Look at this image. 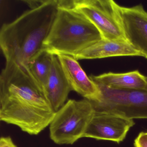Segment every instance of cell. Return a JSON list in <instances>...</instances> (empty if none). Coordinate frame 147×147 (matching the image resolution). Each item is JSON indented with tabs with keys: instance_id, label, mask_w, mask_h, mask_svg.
<instances>
[{
	"instance_id": "cell-16",
	"label": "cell",
	"mask_w": 147,
	"mask_h": 147,
	"mask_svg": "<svg viewBox=\"0 0 147 147\" xmlns=\"http://www.w3.org/2000/svg\"><path fill=\"white\" fill-rule=\"evenodd\" d=\"M30 7L31 9L37 8L44 4L46 0H31V1H24Z\"/></svg>"
},
{
	"instance_id": "cell-11",
	"label": "cell",
	"mask_w": 147,
	"mask_h": 147,
	"mask_svg": "<svg viewBox=\"0 0 147 147\" xmlns=\"http://www.w3.org/2000/svg\"><path fill=\"white\" fill-rule=\"evenodd\" d=\"M89 77L97 85L111 89L147 92V77L138 70L125 73L109 72Z\"/></svg>"
},
{
	"instance_id": "cell-13",
	"label": "cell",
	"mask_w": 147,
	"mask_h": 147,
	"mask_svg": "<svg viewBox=\"0 0 147 147\" xmlns=\"http://www.w3.org/2000/svg\"><path fill=\"white\" fill-rule=\"evenodd\" d=\"M52 58L53 55L43 49L33 56L28 63L29 70L43 92L50 73Z\"/></svg>"
},
{
	"instance_id": "cell-8",
	"label": "cell",
	"mask_w": 147,
	"mask_h": 147,
	"mask_svg": "<svg viewBox=\"0 0 147 147\" xmlns=\"http://www.w3.org/2000/svg\"><path fill=\"white\" fill-rule=\"evenodd\" d=\"M123 30L127 42L147 59V12L142 5L119 6Z\"/></svg>"
},
{
	"instance_id": "cell-14",
	"label": "cell",
	"mask_w": 147,
	"mask_h": 147,
	"mask_svg": "<svg viewBox=\"0 0 147 147\" xmlns=\"http://www.w3.org/2000/svg\"><path fill=\"white\" fill-rule=\"evenodd\" d=\"M135 147H147V132L139 133L134 141Z\"/></svg>"
},
{
	"instance_id": "cell-9",
	"label": "cell",
	"mask_w": 147,
	"mask_h": 147,
	"mask_svg": "<svg viewBox=\"0 0 147 147\" xmlns=\"http://www.w3.org/2000/svg\"><path fill=\"white\" fill-rule=\"evenodd\" d=\"M57 56L72 90L92 102H99L101 97L99 88L87 76L77 60L70 56Z\"/></svg>"
},
{
	"instance_id": "cell-6",
	"label": "cell",
	"mask_w": 147,
	"mask_h": 147,
	"mask_svg": "<svg viewBox=\"0 0 147 147\" xmlns=\"http://www.w3.org/2000/svg\"><path fill=\"white\" fill-rule=\"evenodd\" d=\"M98 86L101 97L99 102H92L95 111L111 112L133 119H147V92Z\"/></svg>"
},
{
	"instance_id": "cell-1",
	"label": "cell",
	"mask_w": 147,
	"mask_h": 147,
	"mask_svg": "<svg viewBox=\"0 0 147 147\" xmlns=\"http://www.w3.org/2000/svg\"><path fill=\"white\" fill-rule=\"evenodd\" d=\"M56 112L27 67L6 62L0 75V120L37 135Z\"/></svg>"
},
{
	"instance_id": "cell-10",
	"label": "cell",
	"mask_w": 147,
	"mask_h": 147,
	"mask_svg": "<svg viewBox=\"0 0 147 147\" xmlns=\"http://www.w3.org/2000/svg\"><path fill=\"white\" fill-rule=\"evenodd\" d=\"M71 90L58 56L53 55L51 69L43 93L55 111H57L65 104Z\"/></svg>"
},
{
	"instance_id": "cell-4",
	"label": "cell",
	"mask_w": 147,
	"mask_h": 147,
	"mask_svg": "<svg viewBox=\"0 0 147 147\" xmlns=\"http://www.w3.org/2000/svg\"><path fill=\"white\" fill-rule=\"evenodd\" d=\"M95 111L88 100H68L56 112L50 124L51 139L56 144H74L84 137Z\"/></svg>"
},
{
	"instance_id": "cell-12",
	"label": "cell",
	"mask_w": 147,
	"mask_h": 147,
	"mask_svg": "<svg viewBox=\"0 0 147 147\" xmlns=\"http://www.w3.org/2000/svg\"><path fill=\"white\" fill-rule=\"evenodd\" d=\"M120 56H142L127 41L102 38L75 57L76 60L100 59Z\"/></svg>"
},
{
	"instance_id": "cell-2",
	"label": "cell",
	"mask_w": 147,
	"mask_h": 147,
	"mask_svg": "<svg viewBox=\"0 0 147 147\" xmlns=\"http://www.w3.org/2000/svg\"><path fill=\"white\" fill-rule=\"evenodd\" d=\"M58 8L59 0H46L39 7L26 11L13 22L3 25L0 46L6 62L28 67L30 59L43 49Z\"/></svg>"
},
{
	"instance_id": "cell-7",
	"label": "cell",
	"mask_w": 147,
	"mask_h": 147,
	"mask_svg": "<svg viewBox=\"0 0 147 147\" xmlns=\"http://www.w3.org/2000/svg\"><path fill=\"white\" fill-rule=\"evenodd\" d=\"M135 125L133 119L111 112L95 111L84 137L119 143Z\"/></svg>"
},
{
	"instance_id": "cell-5",
	"label": "cell",
	"mask_w": 147,
	"mask_h": 147,
	"mask_svg": "<svg viewBox=\"0 0 147 147\" xmlns=\"http://www.w3.org/2000/svg\"><path fill=\"white\" fill-rule=\"evenodd\" d=\"M119 5L112 0H74L72 7L81 13L99 31L102 38L127 41Z\"/></svg>"
},
{
	"instance_id": "cell-15",
	"label": "cell",
	"mask_w": 147,
	"mask_h": 147,
	"mask_svg": "<svg viewBox=\"0 0 147 147\" xmlns=\"http://www.w3.org/2000/svg\"><path fill=\"white\" fill-rule=\"evenodd\" d=\"M0 147H18L10 137H1L0 139Z\"/></svg>"
},
{
	"instance_id": "cell-3",
	"label": "cell",
	"mask_w": 147,
	"mask_h": 147,
	"mask_svg": "<svg viewBox=\"0 0 147 147\" xmlns=\"http://www.w3.org/2000/svg\"><path fill=\"white\" fill-rule=\"evenodd\" d=\"M99 31L72 7H59L43 49L53 55L76 56L102 39Z\"/></svg>"
}]
</instances>
